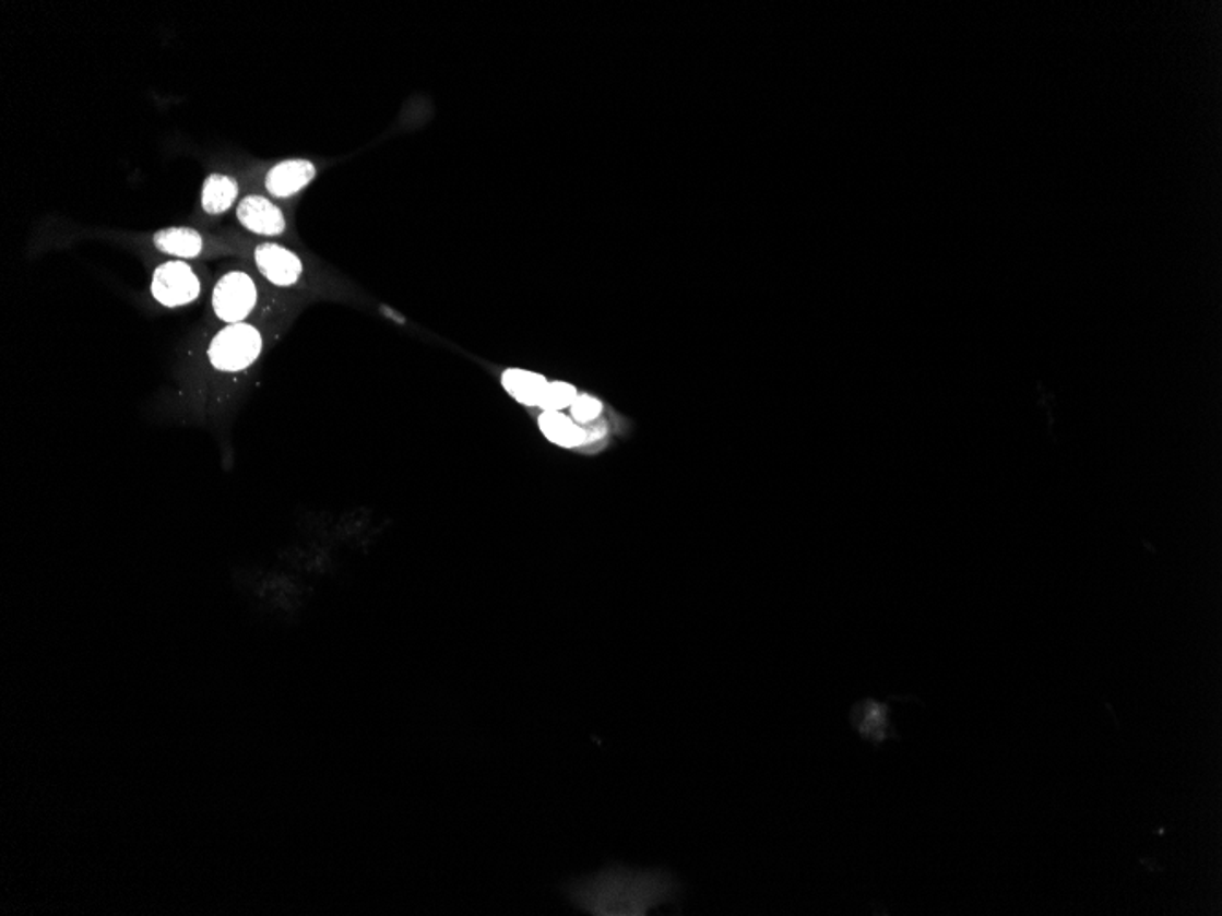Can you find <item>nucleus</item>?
Returning a JSON list of instances; mask_svg holds the SVG:
<instances>
[{"mask_svg": "<svg viewBox=\"0 0 1222 916\" xmlns=\"http://www.w3.org/2000/svg\"><path fill=\"white\" fill-rule=\"evenodd\" d=\"M566 893L579 909L590 915L644 916L676 896L677 882L671 872L612 866L569 883Z\"/></svg>", "mask_w": 1222, "mask_h": 916, "instance_id": "nucleus-1", "label": "nucleus"}, {"mask_svg": "<svg viewBox=\"0 0 1222 916\" xmlns=\"http://www.w3.org/2000/svg\"><path fill=\"white\" fill-rule=\"evenodd\" d=\"M264 349L262 333L251 324H227L209 344L211 365L221 371H242L257 362Z\"/></svg>", "mask_w": 1222, "mask_h": 916, "instance_id": "nucleus-2", "label": "nucleus"}, {"mask_svg": "<svg viewBox=\"0 0 1222 916\" xmlns=\"http://www.w3.org/2000/svg\"><path fill=\"white\" fill-rule=\"evenodd\" d=\"M259 302V289L244 271H229L216 282L213 292L214 316L226 324L246 321Z\"/></svg>", "mask_w": 1222, "mask_h": 916, "instance_id": "nucleus-3", "label": "nucleus"}, {"mask_svg": "<svg viewBox=\"0 0 1222 916\" xmlns=\"http://www.w3.org/2000/svg\"><path fill=\"white\" fill-rule=\"evenodd\" d=\"M151 289L153 297L165 308H180L200 297L202 284L189 265L183 262H167L154 271Z\"/></svg>", "mask_w": 1222, "mask_h": 916, "instance_id": "nucleus-4", "label": "nucleus"}, {"mask_svg": "<svg viewBox=\"0 0 1222 916\" xmlns=\"http://www.w3.org/2000/svg\"><path fill=\"white\" fill-rule=\"evenodd\" d=\"M253 259L260 273L273 286H295L305 273V265L299 254L282 248L278 243H260L259 248L254 249Z\"/></svg>", "mask_w": 1222, "mask_h": 916, "instance_id": "nucleus-5", "label": "nucleus"}, {"mask_svg": "<svg viewBox=\"0 0 1222 916\" xmlns=\"http://www.w3.org/2000/svg\"><path fill=\"white\" fill-rule=\"evenodd\" d=\"M237 218L248 231L260 237H281L286 231V216L281 207L259 194H249L238 203Z\"/></svg>", "mask_w": 1222, "mask_h": 916, "instance_id": "nucleus-6", "label": "nucleus"}, {"mask_svg": "<svg viewBox=\"0 0 1222 916\" xmlns=\"http://www.w3.org/2000/svg\"><path fill=\"white\" fill-rule=\"evenodd\" d=\"M317 176L316 165L308 159H286L271 167L265 175V189L271 197L292 198L310 186Z\"/></svg>", "mask_w": 1222, "mask_h": 916, "instance_id": "nucleus-7", "label": "nucleus"}, {"mask_svg": "<svg viewBox=\"0 0 1222 916\" xmlns=\"http://www.w3.org/2000/svg\"><path fill=\"white\" fill-rule=\"evenodd\" d=\"M501 386L514 401H519L520 405L538 406L547 381L546 377L533 371L511 368L501 373Z\"/></svg>", "mask_w": 1222, "mask_h": 916, "instance_id": "nucleus-8", "label": "nucleus"}, {"mask_svg": "<svg viewBox=\"0 0 1222 916\" xmlns=\"http://www.w3.org/2000/svg\"><path fill=\"white\" fill-rule=\"evenodd\" d=\"M154 246L178 259H194L203 251V237L191 227H169L154 235Z\"/></svg>", "mask_w": 1222, "mask_h": 916, "instance_id": "nucleus-9", "label": "nucleus"}, {"mask_svg": "<svg viewBox=\"0 0 1222 916\" xmlns=\"http://www.w3.org/2000/svg\"><path fill=\"white\" fill-rule=\"evenodd\" d=\"M237 197L238 181L233 176L214 173V175L207 176V180L203 183V211L211 216L224 214L233 207V203L237 202Z\"/></svg>", "mask_w": 1222, "mask_h": 916, "instance_id": "nucleus-10", "label": "nucleus"}, {"mask_svg": "<svg viewBox=\"0 0 1222 916\" xmlns=\"http://www.w3.org/2000/svg\"><path fill=\"white\" fill-rule=\"evenodd\" d=\"M538 427L551 443L560 444V447H577V444L584 443V438H586L584 430L577 427L568 416H563L560 412H542V416L538 417Z\"/></svg>", "mask_w": 1222, "mask_h": 916, "instance_id": "nucleus-11", "label": "nucleus"}, {"mask_svg": "<svg viewBox=\"0 0 1222 916\" xmlns=\"http://www.w3.org/2000/svg\"><path fill=\"white\" fill-rule=\"evenodd\" d=\"M577 390L568 383H547L541 400L542 411L560 412L573 405L577 400Z\"/></svg>", "mask_w": 1222, "mask_h": 916, "instance_id": "nucleus-12", "label": "nucleus"}, {"mask_svg": "<svg viewBox=\"0 0 1222 916\" xmlns=\"http://www.w3.org/2000/svg\"><path fill=\"white\" fill-rule=\"evenodd\" d=\"M569 408H571V416H573L574 421L590 423L597 419L598 414L603 411V405H601V401L593 400L590 395H577V400Z\"/></svg>", "mask_w": 1222, "mask_h": 916, "instance_id": "nucleus-13", "label": "nucleus"}]
</instances>
